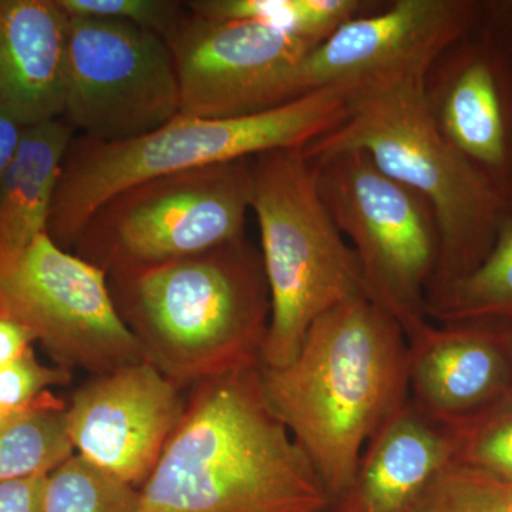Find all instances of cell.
<instances>
[{
  "label": "cell",
  "mask_w": 512,
  "mask_h": 512,
  "mask_svg": "<svg viewBox=\"0 0 512 512\" xmlns=\"http://www.w3.org/2000/svg\"><path fill=\"white\" fill-rule=\"evenodd\" d=\"M259 369L198 384L138 512H329L328 490L266 402Z\"/></svg>",
  "instance_id": "obj_1"
},
{
  "label": "cell",
  "mask_w": 512,
  "mask_h": 512,
  "mask_svg": "<svg viewBox=\"0 0 512 512\" xmlns=\"http://www.w3.org/2000/svg\"><path fill=\"white\" fill-rule=\"evenodd\" d=\"M262 390L322 478L330 500L352 481L367 441L410 400L402 326L367 296L323 313L289 365H261Z\"/></svg>",
  "instance_id": "obj_2"
},
{
  "label": "cell",
  "mask_w": 512,
  "mask_h": 512,
  "mask_svg": "<svg viewBox=\"0 0 512 512\" xmlns=\"http://www.w3.org/2000/svg\"><path fill=\"white\" fill-rule=\"evenodd\" d=\"M113 279L121 316L178 387L262 365L271 298L262 256L245 237Z\"/></svg>",
  "instance_id": "obj_3"
},
{
  "label": "cell",
  "mask_w": 512,
  "mask_h": 512,
  "mask_svg": "<svg viewBox=\"0 0 512 512\" xmlns=\"http://www.w3.org/2000/svg\"><path fill=\"white\" fill-rule=\"evenodd\" d=\"M352 99L346 87H329L252 116L222 120L175 116L157 130L130 140L74 137L64 158L47 234L60 247H72L101 204L151 178L266 151L303 150L345 120Z\"/></svg>",
  "instance_id": "obj_4"
},
{
  "label": "cell",
  "mask_w": 512,
  "mask_h": 512,
  "mask_svg": "<svg viewBox=\"0 0 512 512\" xmlns=\"http://www.w3.org/2000/svg\"><path fill=\"white\" fill-rule=\"evenodd\" d=\"M424 79L407 77L356 93L345 120L302 151L309 160L363 151L383 173L429 202L440 232L431 288L483 261L493 247L503 202L440 136L424 100Z\"/></svg>",
  "instance_id": "obj_5"
},
{
  "label": "cell",
  "mask_w": 512,
  "mask_h": 512,
  "mask_svg": "<svg viewBox=\"0 0 512 512\" xmlns=\"http://www.w3.org/2000/svg\"><path fill=\"white\" fill-rule=\"evenodd\" d=\"M251 211L271 298L262 366L276 369L292 362L319 316L367 293L357 256L320 201L302 150L254 157Z\"/></svg>",
  "instance_id": "obj_6"
},
{
  "label": "cell",
  "mask_w": 512,
  "mask_h": 512,
  "mask_svg": "<svg viewBox=\"0 0 512 512\" xmlns=\"http://www.w3.org/2000/svg\"><path fill=\"white\" fill-rule=\"evenodd\" d=\"M309 161L320 201L357 256L367 296L409 335L429 320L426 293L439 266V225L429 202L363 151Z\"/></svg>",
  "instance_id": "obj_7"
},
{
  "label": "cell",
  "mask_w": 512,
  "mask_h": 512,
  "mask_svg": "<svg viewBox=\"0 0 512 512\" xmlns=\"http://www.w3.org/2000/svg\"><path fill=\"white\" fill-rule=\"evenodd\" d=\"M252 160L161 175L117 192L80 229L77 255L116 274L244 238Z\"/></svg>",
  "instance_id": "obj_8"
},
{
  "label": "cell",
  "mask_w": 512,
  "mask_h": 512,
  "mask_svg": "<svg viewBox=\"0 0 512 512\" xmlns=\"http://www.w3.org/2000/svg\"><path fill=\"white\" fill-rule=\"evenodd\" d=\"M0 309L29 330L60 367L114 372L150 362L114 302L106 271L50 235L0 262Z\"/></svg>",
  "instance_id": "obj_9"
},
{
  "label": "cell",
  "mask_w": 512,
  "mask_h": 512,
  "mask_svg": "<svg viewBox=\"0 0 512 512\" xmlns=\"http://www.w3.org/2000/svg\"><path fill=\"white\" fill-rule=\"evenodd\" d=\"M180 93L164 39L128 23L69 16L62 119L82 136L130 140L178 116Z\"/></svg>",
  "instance_id": "obj_10"
},
{
  "label": "cell",
  "mask_w": 512,
  "mask_h": 512,
  "mask_svg": "<svg viewBox=\"0 0 512 512\" xmlns=\"http://www.w3.org/2000/svg\"><path fill=\"white\" fill-rule=\"evenodd\" d=\"M165 43L177 72L178 116L207 120L252 116L295 100L293 73L318 46L258 23L190 12Z\"/></svg>",
  "instance_id": "obj_11"
},
{
  "label": "cell",
  "mask_w": 512,
  "mask_h": 512,
  "mask_svg": "<svg viewBox=\"0 0 512 512\" xmlns=\"http://www.w3.org/2000/svg\"><path fill=\"white\" fill-rule=\"evenodd\" d=\"M481 0H393L349 20L296 67L293 99L346 87L353 94L407 77L431 64L476 28Z\"/></svg>",
  "instance_id": "obj_12"
},
{
  "label": "cell",
  "mask_w": 512,
  "mask_h": 512,
  "mask_svg": "<svg viewBox=\"0 0 512 512\" xmlns=\"http://www.w3.org/2000/svg\"><path fill=\"white\" fill-rule=\"evenodd\" d=\"M424 100L451 150L512 201V73L478 23L431 64Z\"/></svg>",
  "instance_id": "obj_13"
},
{
  "label": "cell",
  "mask_w": 512,
  "mask_h": 512,
  "mask_svg": "<svg viewBox=\"0 0 512 512\" xmlns=\"http://www.w3.org/2000/svg\"><path fill=\"white\" fill-rule=\"evenodd\" d=\"M178 389L148 360L97 377L66 407L74 451L140 490L183 419Z\"/></svg>",
  "instance_id": "obj_14"
},
{
  "label": "cell",
  "mask_w": 512,
  "mask_h": 512,
  "mask_svg": "<svg viewBox=\"0 0 512 512\" xmlns=\"http://www.w3.org/2000/svg\"><path fill=\"white\" fill-rule=\"evenodd\" d=\"M406 338L410 402L437 424L457 426L511 393L510 357L495 320H426Z\"/></svg>",
  "instance_id": "obj_15"
},
{
  "label": "cell",
  "mask_w": 512,
  "mask_h": 512,
  "mask_svg": "<svg viewBox=\"0 0 512 512\" xmlns=\"http://www.w3.org/2000/svg\"><path fill=\"white\" fill-rule=\"evenodd\" d=\"M451 463L450 430L409 400L367 441L352 481L329 512H413Z\"/></svg>",
  "instance_id": "obj_16"
},
{
  "label": "cell",
  "mask_w": 512,
  "mask_h": 512,
  "mask_svg": "<svg viewBox=\"0 0 512 512\" xmlns=\"http://www.w3.org/2000/svg\"><path fill=\"white\" fill-rule=\"evenodd\" d=\"M67 30L57 0H0V109L25 127L63 117Z\"/></svg>",
  "instance_id": "obj_17"
},
{
  "label": "cell",
  "mask_w": 512,
  "mask_h": 512,
  "mask_svg": "<svg viewBox=\"0 0 512 512\" xmlns=\"http://www.w3.org/2000/svg\"><path fill=\"white\" fill-rule=\"evenodd\" d=\"M74 138L63 119L26 127L15 160L0 180V262L47 232L64 158Z\"/></svg>",
  "instance_id": "obj_18"
},
{
  "label": "cell",
  "mask_w": 512,
  "mask_h": 512,
  "mask_svg": "<svg viewBox=\"0 0 512 512\" xmlns=\"http://www.w3.org/2000/svg\"><path fill=\"white\" fill-rule=\"evenodd\" d=\"M430 322H476L512 319V201L498 218L493 247L466 275L427 289Z\"/></svg>",
  "instance_id": "obj_19"
},
{
  "label": "cell",
  "mask_w": 512,
  "mask_h": 512,
  "mask_svg": "<svg viewBox=\"0 0 512 512\" xmlns=\"http://www.w3.org/2000/svg\"><path fill=\"white\" fill-rule=\"evenodd\" d=\"M188 12L202 18L242 20L322 43L369 8L367 0H194Z\"/></svg>",
  "instance_id": "obj_20"
},
{
  "label": "cell",
  "mask_w": 512,
  "mask_h": 512,
  "mask_svg": "<svg viewBox=\"0 0 512 512\" xmlns=\"http://www.w3.org/2000/svg\"><path fill=\"white\" fill-rule=\"evenodd\" d=\"M63 400L33 410L0 430V483L47 476L74 454Z\"/></svg>",
  "instance_id": "obj_21"
},
{
  "label": "cell",
  "mask_w": 512,
  "mask_h": 512,
  "mask_svg": "<svg viewBox=\"0 0 512 512\" xmlns=\"http://www.w3.org/2000/svg\"><path fill=\"white\" fill-rule=\"evenodd\" d=\"M140 490L74 453L46 476L43 512H138Z\"/></svg>",
  "instance_id": "obj_22"
},
{
  "label": "cell",
  "mask_w": 512,
  "mask_h": 512,
  "mask_svg": "<svg viewBox=\"0 0 512 512\" xmlns=\"http://www.w3.org/2000/svg\"><path fill=\"white\" fill-rule=\"evenodd\" d=\"M454 461L512 481V394L457 426L448 427Z\"/></svg>",
  "instance_id": "obj_23"
},
{
  "label": "cell",
  "mask_w": 512,
  "mask_h": 512,
  "mask_svg": "<svg viewBox=\"0 0 512 512\" xmlns=\"http://www.w3.org/2000/svg\"><path fill=\"white\" fill-rule=\"evenodd\" d=\"M413 512H512V481L454 461Z\"/></svg>",
  "instance_id": "obj_24"
},
{
  "label": "cell",
  "mask_w": 512,
  "mask_h": 512,
  "mask_svg": "<svg viewBox=\"0 0 512 512\" xmlns=\"http://www.w3.org/2000/svg\"><path fill=\"white\" fill-rule=\"evenodd\" d=\"M67 16L117 20L148 32L167 42L181 25L188 10L174 0H57Z\"/></svg>",
  "instance_id": "obj_25"
},
{
  "label": "cell",
  "mask_w": 512,
  "mask_h": 512,
  "mask_svg": "<svg viewBox=\"0 0 512 512\" xmlns=\"http://www.w3.org/2000/svg\"><path fill=\"white\" fill-rule=\"evenodd\" d=\"M69 382L66 369L43 365L30 348L9 365L0 367V412L29 413L59 402L50 387Z\"/></svg>",
  "instance_id": "obj_26"
},
{
  "label": "cell",
  "mask_w": 512,
  "mask_h": 512,
  "mask_svg": "<svg viewBox=\"0 0 512 512\" xmlns=\"http://www.w3.org/2000/svg\"><path fill=\"white\" fill-rule=\"evenodd\" d=\"M478 26L493 40L512 73V0H481Z\"/></svg>",
  "instance_id": "obj_27"
},
{
  "label": "cell",
  "mask_w": 512,
  "mask_h": 512,
  "mask_svg": "<svg viewBox=\"0 0 512 512\" xmlns=\"http://www.w3.org/2000/svg\"><path fill=\"white\" fill-rule=\"evenodd\" d=\"M46 476L0 483V512H43Z\"/></svg>",
  "instance_id": "obj_28"
},
{
  "label": "cell",
  "mask_w": 512,
  "mask_h": 512,
  "mask_svg": "<svg viewBox=\"0 0 512 512\" xmlns=\"http://www.w3.org/2000/svg\"><path fill=\"white\" fill-rule=\"evenodd\" d=\"M25 130L15 117L0 109V180L15 160Z\"/></svg>",
  "instance_id": "obj_29"
},
{
  "label": "cell",
  "mask_w": 512,
  "mask_h": 512,
  "mask_svg": "<svg viewBox=\"0 0 512 512\" xmlns=\"http://www.w3.org/2000/svg\"><path fill=\"white\" fill-rule=\"evenodd\" d=\"M503 332L505 346H507L508 357H510L511 366V394H512V319H498L495 320Z\"/></svg>",
  "instance_id": "obj_30"
},
{
  "label": "cell",
  "mask_w": 512,
  "mask_h": 512,
  "mask_svg": "<svg viewBox=\"0 0 512 512\" xmlns=\"http://www.w3.org/2000/svg\"><path fill=\"white\" fill-rule=\"evenodd\" d=\"M53 404H55V403H53ZM49 406H50V404H49ZM29 413L9 414V413L0 412V430L5 429V427L9 426L10 423H13V421L22 419L23 416H26V414H29Z\"/></svg>",
  "instance_id": "obj_31"
}]
</instances>
